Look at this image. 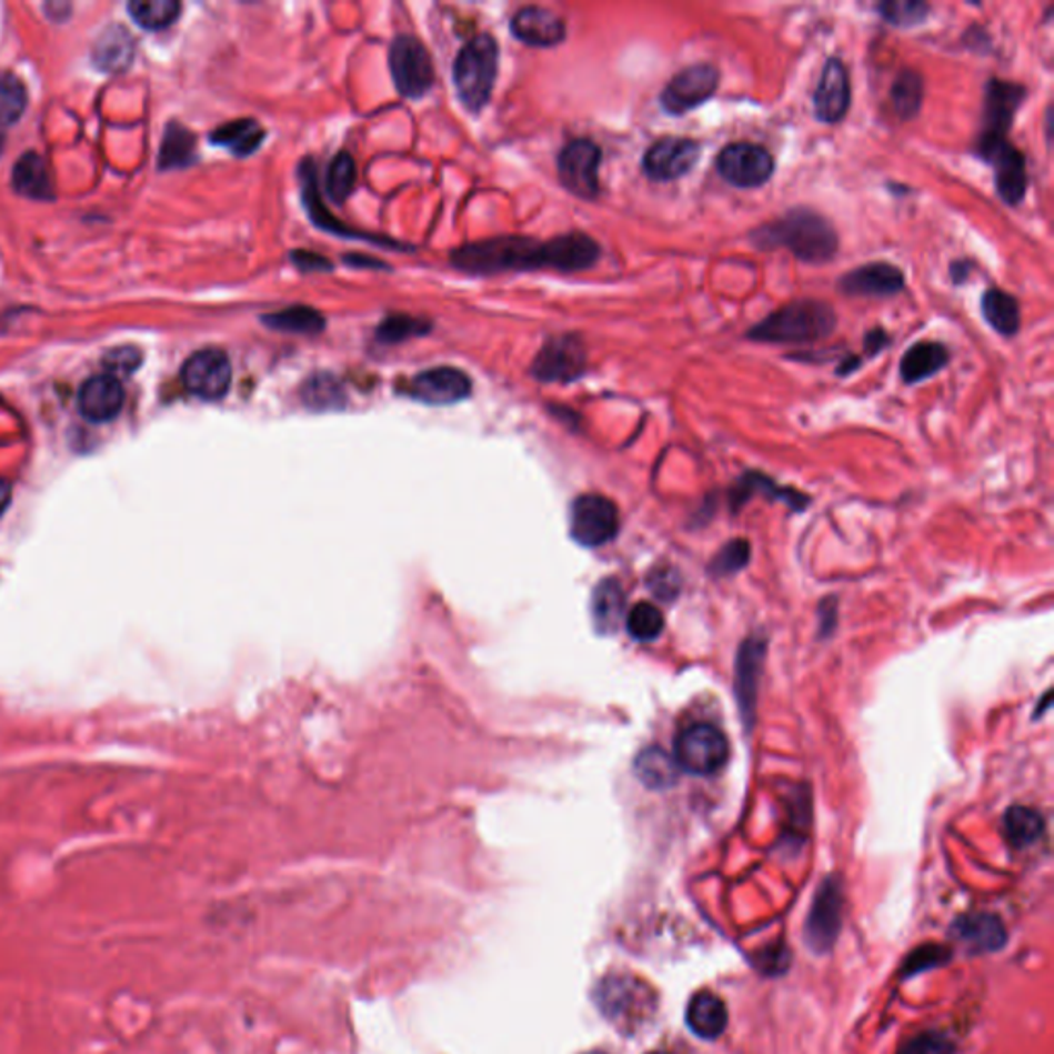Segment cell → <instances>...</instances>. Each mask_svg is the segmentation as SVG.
<instances>
[{"label": "cell", "instance_id": "cell-1", "mask_svg": "<svg viewBox=\"0 0 1054 1054\" xmlns=\"http://www.w3.org/2000/svg\"><path fill=\"white\" fill-rule=\"evenodd\" d=\"M759 250H789L805 264H826L839 252V235L826 217L812 209H793L750 233Z\"/></svg>", "mask_w": 1054, "mask_h": 1054}, {"label": "cell", "instance_id": "cell-2", "mask_svg": "<svg viewBox=\"0 0 1054 1054\" xmlns=\"http://www.w3.org/2000/svg\"><path fill=\"white\" fill-rule=\"evenodd\" d=\"M836 328L832 305L820 299H797L752 325L745 338L764 344H812Z\"/></svg>", "mask_w": 1054, "mask_h": 1054}, {"label": "cell", "instance_id": "cell-3", "mask_svg": "<svg viewBox=\"0 0 1054 1054\" xmlns=\"http://www.w3.org/2000/svg\"><path fill=\"white\" fill-rule=\"evenodd\" d=\"M451 264L472 274L546 268V248L528 238H496L470 243L451 253Z\"/></svg>", "mask_w": 1054, "mask_h": 1054}, {"label": "cell", "instance_id": "cell-4", "mask_svg": "<svg viewBox=\"0 0 1054 1054\" xmlns=\"http://www.w3.org/2000/svg\"><path fill=\"white\" fill-rule=\"evenodd\" d=\"M499 71V46L489 33L472 38L453 64V84L468 110L480 112L489 99Z\"/></svg>", "mask_w": 1054, "mask_h": 1054}, {"label": "cell", "instance_id": "cell-5", "mask_svg": "<svg viewBox=\"0 0 1054 1054\" xmlns=\"http://www.w3.org/2000/svg\"><path fill=\"white\" fill-rule=\"evenodd\" d=\"M974 153L986 161L995 173V188L1005 204L1017 207L1027 192L1026 155L1015 149L1007 137L978 134Z\"/></svg>", "mask_w": 1054, "mask_h": 1054}, {"label": "cell", "instance_id": "cell-6", "mask_svg": "<svg viewBox=\"0 0 1054 1054\" xmlns=\"http://www.w3.org/2000/svg\"><path fill=\"white\" fill-rule=\"evenodd\" d=\"M730 756V745L725 735L711 723H694L677 735L674 744V759L680 771L686 773H717Z\"/></svg>", "mask_w": 1054, "mask_h": 1054}, {"label": "cell", "instance_id": "cell-7", "mask_svg": "<svg viewBox=\"0 0 1054 1054\" xmlns=\"http://www.w3.org/2000/svg\"><path fill=\"white\" fill-rule=\"evenodd\" d=\"M390 71L398 91L408 99H419L435 83L433 62L414 36H398L390 48Z\"/></svg>", "mask_w": 1054, "mask_h": 1054}, {"label": "cell", "instance_id": "cell-8", "mask_svg": "<svg viewBox=\"0 0 1054 1054\" xmlns=\"http://www.w3.org/2000/svg\"><path fill=\"white\" fill-rule=\"evenodd\" d=\"M619 528V506L602 494H581L571 506V535L581 546H604Z\"/></svg>", "mask_w": 1054, "mask_h": 1054}, {"label": "cell", "instance_id": "cell-9", "mask_svg": "<svg viewBox=\"0 0 1054 1054\" xmlns=\"http://www.w3.org/2000/svg\"><path fill=\"white\" fill-rule=\"evenodd\" d=\"M719 71L713 64H694L675 72L661 91L660 103L670 116H684L717 93Z\"/></svg>", "mask_w": 1054, "mask_h": 1054}, {"label": "cell", "instance_id": "cell-10", "mask_svg": "<svg viewBox=\"0 0 1054 1054\" xmlns=\"http://www.w3.org/2000/svg\"><path fill=\"white\" fill-rule=\"evenodd\" d=\"M717 173L735 188H759L773 178L774 159L764 147L754 142H731L715 161Z\"/></svg>", "mask_w": 1054, "mask_h": 1054}, {"label": "cell", "instance_id": "cell-11", "mask_svg": "<svg viewBox=\"0 0 1054 1054\" xmlns=\"http://www.w3.org/2000/svg\"><path fill=\"white\" fill-rule=\"evenodd\" d=\"M588 351L583 340L576 334H561L550 338L535 354L532 375L544 383H566L575 381L585 373Z\"/></svg>", "mask_w": 1054, "mask_h": 1054}, {"label": "cell", "instance_id": "cell-12", "mask_svg": "<svg viewBox=\"0 0 1054 1054\" xmlns=\"http://www.w3.org/2000/svg\"><path fill=\"white\" fill-rule=\"evenodd\" d=\"M600 165L602 149L590 139H575L559 155V178L571 194L593 200L600 194Z\"/></svg>", "mask_w": 1054, "mask_h": 1054}, {"label": "cell", "instance_id": "cell-13", "mask_svg": "<svg viewBox=\"0 0 1054 1054\" xmlns=\"http://www.w3.org/2000/svg\"><path fill=\"white\" fill-rule=\"evenodd\" d=\"M701 159V142L684 137H663L653 142L641 168L653 182H675L690 173Z\"/></svg>", "mask_w": 1054, "mask_h": 1054}, {"label": "cell", "instance_id": "cell-14", "mask_svg": "<svg viewBox=\"0 0 1054 1054\" xmlns=\"http://www.w3.org/2000/svg\"><path fill=\"white\" fill-rule=\"evenodd\" d=\"M231 363L221 349L194 352L182 369L183 388L200 400H221L231 388Z\"/></svg>", "mask_w": 1054, "mask_h": 1054}, {"label": "cell", "instance_id": "cell-15", "mask_svg": "<svg viewBox=\"0 0 1054 1054\" xmlns=\"http://www.w3.org/2000/svg\"><path fill=\"white\" fill-rule=\"evenodd\" d=\"M600 1007L612 1022L639 1024L653 1012L655 997L648 986L631 976H614L600 988Z\"/></svg>", "mask_w": 1054, "mask_h": 1054}, {"label": "cell", "instance_id": "cell-16", "mask_svg": "<svg viewBox=\"0 0 1054 1054\" xmlns=\"http://www.w3.org/2000/svg\"><path fill=\"white\" fill-rule=\"evenodd\" d=\"M404 392L424 404L445 406L465 400L472 392V381L460 369L435 367L414 375Z\"/></svg>", "mask_w": 1054, "mask_h": 1054}, {"label": "cell", "instance_id": "cell-17", "mask_svg": "<svg viewBox=\"0 0 1054 1054\" xmlns=\"http://www.w3.org/2000/svg\"><path fill=\"white\" fill-rule=\"evenodd\" d=\"M851 108V79L841 58H829L814 91L815 118L824 124H839Z\"/></svg>", "mask_w": 1054, "mask_h": 1054}, {"label": "cell", "instance_id": "cell-18", "mask_svg": "<svg viewBox=\"0 0 1054 1054\" xmlns=\"http://www.w3.org/2000/svg\"><path fill=\"white\" fill-rule=\"evenodd\" d=\"M1026 99V87L1012 81L991 79L984 84L983 130L981 134L1007 137L1015 113Z\"/></svg>", "mask_w": 1054, "mask_h": 1054}, {"label": "cell", "instance_id": "cell-19", "mask_svg": "<svg viewBox=\"0 0 1054 1054\" xmlns=\"http://www.w3.org/2000/svg\"><path fill=\"white\" fill-rule=\"evenodd\" d=\"M904 272L890 262H870L855 268L839 279V291L846 297H886L899 295L904 291Z\"/></svg>", "mask_w": 1054, "mask_h": 1054}, {"label": "cell", "instance_id": "cell-20", "mask_svg": "<svg viewBox=\"0 0 1054 1054\" xmlns=\"http://www.w3.org/2000/svg\"><path fill=\"white\" fill-rule=\"evenodd\" d=\"M841 914H843V892L834 880H826L815 896L812 914L805 927L807 942L812 943L815 952H824L834 943L841 928Z\"/></svg>", "mask_w": 1054, "mask_h": 1054}, {"label": "cell", "instance_id": "cell-21", "mask_svg": "<svg viewBox=\"0 0 1054 1054\" xmlns=\"http://www.w3.org/2000/svg\"><path fill=\"white\" fill-rule=\"evenodd\" d=\"M513 36L528 46L552 48L564 42L566 26L563 19L544 7H523L511 19Z\"/></svg>", "mask_w": 1054, "mask_h": 1054}, {"label": "cell", "instance_id": "cell-22", "mask_svg": "<svg viewBox=\"0 0 1054 1054\" xmlns=\"http://www.w3.org/2000/svg\"><path fill=\"white\" fill-rule=\"evenodd\" d=\"M124 406V388L112 375H93L79 390V410L87 421L110 422Z\"/></svg>", "mask_w": 1054, "mask_h": 1054}, {"label": "cell", "instance_id": "cell-23", "mask_svg": "<svg viewBox=\"0 0 1054 1054\" xmlns=\"http://www.w3.org/2000/svg\"><path fill=\"white\" fill-rule=\"evenodd\" d=\"M544 248H546V268L561 270V272L588 270L602 255L600 243L581 231L559 235L554 240L546 241Z\"/></svg>", "mask_w": 1054, "mask_h": 1054}, {"label": "cell", "instance_id": "cell-24", "mask_svg": "<svg viewBox=\"0 0 1054 1054\" xmlns=\"http://www.w3.org/2000/svg\"><path fill=\"white\" fill-rule=\"evenodd\" d=\"M950 357L952 354L942 342H933V340L916 342L904 352L900 361V378L906 385L921 383L945 369V365L950 363Z\"/></svg>", "mask_w": 1054, "mask_h": 1054}, {"label": "cell", "instance_id": "cell-25", "mask_svg": "<svg viewBox=\"0 0 1054 1054\" xmlns=\"http://www.w3.org/2000/svg\"><path fill=\"white\" fill-rule=\"evenodd\" d=\"M762 658H764V645L756 639L745 641L744 645L740 648V653H737L735 694H737V703H740V711L744 713V719L752 717V713H754Z\"/></svg>", "mask_w": 1054, "mask_h": 1054}, {"label": "cell", "instance_id": "cell-26", "mask_svg": "<svg viewBox=\"0 0 1054 1054\" xmlns=\"http://www.w3.org/2000/svg\"><path fill=\"white\" fill-rule=\"evenodd\" d=\"M686 1022L699 1038L715 1041L727 1027L725 1003L715 993L701 991L690 998Z\"/></svg>", "mask_w": 1054, "mask_h": 1054}, {"label": "cell", "instance_id": "cell-27", "mask_svg": "<svg viewBox=\"0 0 1054 1054\" xmlns=\"http://www.w3.org/2000/svg\"><path fill=\"white\" fill-rule=\"evenodd\" d=\"M954 931L957 940L974 952H995L1007 940L1005 928L993 914H968L957 921Z\"/></svg>", "mask_w": 1054, "mask_h": 1054}, {"label": "cell", "instance_id": "cell-28", "mask_svg": "<svg viewBox=\"0 0 1054 1054\" xmlns=\"http://www.w3.org/2000/svg\"><path fill=\"white\" fill-rule=\"evenodd\" d=\"M636 779L653 791L674 787L680 779V766L672 754L661 747H648L634 760Z\"/></svg>", "mask_w": 1054, "mask_h": 1054}, {"label": "cell", "instance_id": "cell-29", "mask_svg": "<svg viewBox=\"0 0 1054 1054\" xmlns=\"http://www.w3.org/2000/svg\"><path fill=\"white\" fill-rule=\"evenodd\" d=\"M13 188L21 197L33 200H52V178L48 163L38 153H26L14 163Z\"/></svg>", "mask_w": 1054, "mask_h": 1054}, {"label": "cell", "instance_id": "cell-30", "mask_svg": "<svg viewBox=\"0 0 1054 1054\" xmlns=\"http://www.w3.org/2000/svg\"><path fill=\"white\" fill-rule=\"evenodd\" d=\"M981 310H983L984 320L1001 337L1012 338L1020 332V325H1022L1020 303L1010 293L995 287L986 289L981 297Z\"/></svg>", "mask_w": 1054, "mask_h": 1054}, {"label": "cell", "instance_id": "cell-31", "mask_svg": "<svg viewBox=\"0 0 1054 1054\" xmlns=\"http://www.w3.org/2000/svg\"><path fill=\"white\" fill-rule=\"evenodd\" d=\"M264 139H267V130L253 118L233 120L229 124L217 128L211 134V142L238 157L252 155Z\"/></svg>", "mask_w": 1054, "mask_h": 1054}, {"label": "cell", "instance_id": "cell-32", "mask_svg": "<svg viewBox=\"0 0 1054 1054\" xmlns=\"http://www.w3.org/2000/svg\"><path fill=\"white\" fill-rule=\"evenodd\" d=\"M923 98H925V81L921 72L914 69H902L890 89L892 110L896 112L900 120H913L923 108Z\"/></svg>", "mask_w": 1054, "mask_h": 1054}, {"label": "cell", "instance_id": "cell-33", "mask_svg": "<svg viewBox=\"0 0 1054 1054\" xmlns=\"http://www.w3.org/2000/svg\"><path fill=\"white\" fill-rule=\"evenodd\" d=\"M132 40L127 29L122 28L106 29L93 48V60L98 69L106 72L124 71L132 60Z\"/></svg>", "mask_w": 1054, "mask_h": 1054}, {"label": "cell", "instance_id": "cell-34", "mask_svg": "<svg viewBox=\"0 0 1054 1054\" xmlns=\"http://www.w3.org/2000/svg\"><path fill=\"white\" fill-rule=\"evenodd\" d=\"M624 591L616 581H604L593 593V619L600 633H614L624 619Z\"/></svg>", "mask_w": 1054, "mask_h": 1054}, {"label": "cell", "instance_id": "cell-35", "mask_svg": "<svg viewBox=\"0 0 1054 1054\" xmlns=\"http://www.w3.org/2000/svg\"><path fill=\"white\" fill-rule=\"evenodd\" d=\"M262 322L277 332H289V334H320L325 328L324 315L305 305L268 313L262 318Z\"/></svg>", "mask_w": 1054, "mask_h": 1054}, {"label": "cell", "instance_id": "cell-36", "mask_svg": "<svg viewBox=\"0 0 1054 1054\" xmlns=\"http://www.w3.org/2000/svg\"><path fill=\"white\" fill-rule=\"evenodd\" d=\"M1003 829L1007 841L1017 846L1026 849L1030 844L1036 843L1044 832V820L1038 812L1024 805H1013L1003 817Z\"/></svg>", "mask_w": 1054, "mask_h": 1054}, {"label": "cell", "instance_id": "cell-37", "mask_svg": "<svg viewBox=\"0 0 1054 1054\" xmlns=\"http://www.w3.org/2000/svg\"><path fill=\"white\" fill-rule=\"evenodd\" d=\"M197 155V139L188 128L180 124H169L163 137L159 165L161 169L185 168L194 161Z\"/></svg>", "mask_w": 1054, "mask_h": 1054}, {"label": "cell", "instance_id": "cell-38", "mask_svg": "<svg viewBox=\"0 0 1054 1054\" xmlns=\"http://www.w3.org/2000/svg\"><path fill=\"white\" fill-rule=\"evenodd\" d=\"M128 11L142 29L159 31L178 21L182 4L175 0H134L128 4Z\"/></svg>", "mask_w": 1054, "mask_h": 1054}, {"label": "cell", "instance_id": "cell-39", "mask_svg": "<svg viewBox=\"0 0 1054 1054\" xmlns=\"http://www.w3.org/2000/svg\"><path fill=\"white\" fill-rule=\"evenodd\" d=\"M875 9L886 23L900 29L916 28L925 23L931 11L927 2H921V0H886V2H880Z\"/></svg>", "mask_w": 1054, "mask_h": 1054}, {"label": "cell", "instance_id": "cell-40", "mask_svg": "<svg viewBox=\"0 0 1054 1054\" xmlns=\"http://www.w3.org/2000/svg\"><path fill=\"white\" fill-rule=\"evenodd\" d=\"M28 108V89L11 72L0 71V127H11Z\"/></svg>", "mask_w": 1054, "mask_h": 1054}, {"label": "cell", "instance_id": "cell-41", "mask_svg": "<svg viewBox=\"0 0 1054 1054\" xmlns=\"http://www.w3.org/2000/svg\"><path fill=\"white\" fill-rule=\"evenodd\" d=\"M354 185H357L354 159H352L351 153L342 151L332 159V163L328 168L325 190H328L330 198H334L337 202H344L347 198L351 197Z\"/></svg>", "mask_w": 1054, "mask_h": 1054}, {"label": "cell", "instance_id": "cell-42", "mask_svg": "<svg viewBox=\"0 0 1054 1054\" xmlns=\"http://www.w3.org/2000/svg\"><path fill=\"white\" fill-rule=\"evenodd\" d=\"M663 614L658 605L641 602L634 605L633 610L626 616V629L636 641H655L663 633Z\"/></svg>", "mask_w": 1054, "mask_h": 1054}, {"label": "cell", "instance_id": "cell-43", "mask_svg": "<svg viewBox=\"0 0 1054 1054\" xmlns=\"http://www.w3.org/2000/svg\"><path fill=\"white\" fill-rule=\"evenodd\" d=\"M429 330H431V324L424 322V320H419V318H412V315H392V318H385L383 324L378 328V338H380L381 342L395 344V342H402V340H408V338L426 334Z\"/></svg>", "mask_w": 1054, "mask_h": 1054}, {"label": "cell", "instance_id": "cell-44", "mask_svg": "<svg viewBox=\"0 0 1054 1054\" xmlns=\"http://www.w3.org/2000/svg\"><path fill=\"white\" fill-rule=\"evenodd\" d=\"M747 559H750L747 542L745 540H733L715 556V561L711 564V571L719 573V575H730V573L744 569Z\"/></svg>", "mask_w": 1054, "mask_h": 1054}, {"label": "cell", "instance_id": "cell-45", "mask_svg": "<svg viewBox=\"0 0 1054 1054\" xmlns=\"http://www.w3.org/2000/svg\"><path fill=\"white\" fill-rule=\"evenodd\" d=\"M141 365V352L132 347H122V349H113L112 352L106 354L103 359V367L108 371V375H112L116 380L120 378H127L132 371H137Z\"/></svg>", "mask_w": 1054, "mask_h": 1054}, {"label": "cell", "instance_id": "cell-46", "mask_svg": "<svg viewBox=\"0 0 1054 1054\" xmlns=\"http://www.w3.org/2000/svg\"><path fill=\"white\" fill-rule=\"evenodd\" d=\"M340 395H342V392H340L337 381L328 378V375L313 378L305 388V400L310 402L311 406L315 408L338 406Z\"/></svg>", "mask_w": 1054, "mask_h": 1054}, {"label": "cell", "instance_id": "cell-47", "mask_svg": "<svg viewBox=\"0 0 1054 1054\" xmlns=\"http://www.w3.org/2000/svg\"><path fill=\"white\" fill-rule=\"evenodd\" d=\"M900 1054H954V1044L937 1034H925L909 1042Z\"/></svg>", "mask_w": 1054, "mask_h": 1054}, {"label": "cell", "instance_id": "cell-48", "mask_svg": "<svg viewBox=\"0 0 1054 1054\" xmlns=\"http://www.w3.org/2000/svg\"><path fill=\"white\" fill-rule=\"evenodd\" d=\"M291 258H293L295 267L301 268V270H330V262L322 255H315V253L293 252Z\"/></svg>", "mask_w": 1054, "mask_h": 1054}, {"label": "cell", "instance_id": "cell-49", "mask_svg": "<svg viewBox=\"0 0 1054 1054\" xmlns=\"http://www.w3.org/2000/svg\"><path fill=\"white\" fill-rule=\"evenodd\" d=\"M887 342H890V337H887L884 330H880V328L872 330V332H867V337H865V352H867L870 357H877L880 352L886 349Z\"/></svg>", "mask_w": 1054, "mask_h": 1054}, {"label": "cell", "instance_id": "cell-50", "mask_svg": "<svg viewBox=\"0 0 1054 1054\" xmlns=\"http://www.w3.org/2000/svg\"><path fill=\"white\" fill-rule=\"evenodd\" d=\"M9 503H11V484L0 479V515L7 511Z\"/></svg>", "mask_w": 1054, "mask_h": 1054}, {"label": "cell", "instance_id": "cell-51", "mask_svg": "<svg viewBox=\"0 0 1054 1054\" xmlns=\"http://www.w3.org/2000/svg\"><path fill=\"white\" fill-rule=\"evenodd\" d=\"M968 270H971V264H966V262H954V267H952L954 282L964 281V279H966V274H968Z\"/></svg>", "mask_w": 1054, "mask_h": 1054}, {"label": "cell", "instance_id": "cell-52", "mask_svg": "<svg viewBox=\"0 0 1054 1054\" xmlns=\"http://www.w3.org/2000/svg\"><path fill=\"white\" fill-rule=\"evenodd\" d=\"M0 147H2V134H0Z\"/></svg>", "mask_w": 1054, "mask_h": 1054}, {"label": "cell", "instance_id": "cell-53", "mask_svg": "<svg viewBox=\"0 0 1054 1054\" xmlns=\"http://www.w3.org/2000/svg\"><path fill=\"white\" fill-rule=\"evenodd\" d=\"M651 1054H663V1053H651Z\"/></svg>", "mask_w": 1054, "mask_h": 1054}]
</instances>
